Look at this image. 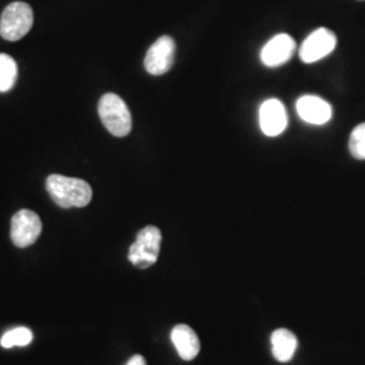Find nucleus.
<instances>
[{
    "label": "nucleus",
    "mask_w": 365,
    "mask_h": 365,
    "mask_svg": "<svg viewBox=\"0 0 365 365\" xmlns=\"http://www.w3.org/2000/svg\"><path fill=\"white\" fill-rule=\"evenodd\" d=\"M99 117L107 130L115 137H126L131 131L133 120L129 107L115 93H106L98 106Z\"/></svg>",
    "instance_id": "2"
},
{
    "label": "nucleus",
    "mask_w": 365,
    "mask_h": 365,
    "mask_svg": "<svg viewBox=\"0 0 365 365\" xmlns=\"http://www.w3.org/2000/svg\"><path fill=\"white\" fill-rule=\"evenodd\" d=\"M297 49L294 38L288 34H277L269 39L261 49L260 57L262 64L268 68H277L291 60Z\"/></svg>",
    "instance_id": "8"
},
{
    "label": "nucleus",
    "mask_w": 365,
    "mask_h": 365,
    "mask_svg": "<svg viewBox=\"0 0 365 365\" xmlns=\"http://www.w3.org/2000/svg\"><path fill=\"white\" fill-rule=\"evenodd\" d=\"M175 52H176L175 41L168 36L160 37L149 48V51L145 56L144 66L146 72L153 76L167 73L175 63Z\"/></svg>",
    "instance_id": "7"
},
{
    "label": "nucleus",
    "mask_w": 365,
    "mask_h": 365,
    "mask_svg": "<svg viewBox=\"0 0 365 365\" xmlns=\"http://www.w3.org/2000/svg\"><path fill=\"white\" fill-rule=\"evenodd\" d=\"M349 150L357 160H365V122L353 129L349 138Z\"/></svg>",
    "instance_id": "15"
},
{
    "label": "nucleus",
    "mask_w": 365,
    "mask_h": 365,
    "mask_svg": "<svg viewBox=\"0 0 365 365\" xmlns=\"http://www.w3.org/2000/svg\"><path fill=\"white\" fill-rule=\"evenodd\" d=\"M163 235L156 226H146L138 232L135 242L129 249V260L140 269H146L156 264Z\"/></svg>",
    "instance_id": "4"
},
{
    "label": "nucleus",
    "mask_w": 365,
    "mask_h": 365,
    "mask_svg": "<svg viewBox=\"0 0 365 365\" xmlns=\"http://www.w3.org/2000/svg\"><path fill=\"white\" fill-rule=\"evenodd\" d=\"M42 233V222L31 210L18 211L11 220V240L18 248L33 245Z\"/></svg>",
    "instance_id": "5"
},
{
    "label": "nucleus",
    "mask_w": 365,
    "mask_h": 365,
    "mask_svg": "<svg viewBox=\"0 0 365 365\" xmlns=\"http://www.w3.org/2000/svg\"><path fill=\"white\" fill-rule=\"evenodd\" d=\"M337 46L336 34L327 27H319L313 31L299 49L300 60L306 64H313L329 56Z\"/></svg>",
    "instance_id": "6"
},
{
    "label": "nucleus",
    "mask_w": 365,
    "mask_h": 365,
    "mask_svg": "<svg viewBox=\"0 0 365 365\" xmlns=\"http://www.w3.org/2000/svg\"><path fill=\"white\" fill-rule=\"evenodd\" d=\"M126 365H146V361L141 354H135L131 357Z\"/></svg>",
    "instance_id": "16"
},
{
    "label": "nucleus",
    "mask_w": 365,
    "mask_h": 365,
    "mask_svg": "<svg viewBox=\"0 0 365 365\" xmlns=\"http://www.w3.org/2000/svg\"><path fill=\"white\" fill-rule=\"evenodd\" d=\"M46 190L53 202L63 207H86L92 199L91 185L81 179L51 175L46 179Z\"/></svg>",
    "instance_id": "1"
},
{
    "label": "nucleus",
    "mask_w": 365,
    "mask_h": 365,
    "mask_svg": "<svg viewBox=\"0 0 365 365\" xmlns=\"http://www.w3.org/2000/svg\"><path fill=\"white\" fill-rule=\"evenodd\" d=\"M33 341V333L27 327H16L7 331L1 339L0 344L3 348H13V346H26Z\"/></svg>",
    "instance_id": "14"
},
{
    "label": "nucleus",
    "mask_w": 365,
    "mask_h": 365,
    "mask_svg": "<svg viewBox=\"0 0 365 365\" xmlns=\"http://www.w3.org/2000/svg\"><path fill=\"white\" fill-rule=\"evenodd\" d=\"M272 353L274 359L280 363H288L294 357L298 348V339L292 331L287 329H277L272 333Z\"/></svg>",
    "instance_id": "12"
},
{
    "label": "nucleus",
    "mask_w": 365,
    "mask_h": 365,
    "mask_svg": "<svg viewBox=\"0 0 365 365\" xmlns=\"http://www.w3.org/2000/svg\"><path fill=\"white\" fill-rule=\"evenodd\" d=\"M170 339L179 353V356L185 361L194 360L200 351L199 339L195 331L187 325H178L173 327Z\"/></svg>",
    "instance_id": "11"
},
{
    "label": "nucleus",
    "mask_w": 365,
    "mask_h": 365,
    "mask_svg": "<svg viewBox=\"0 0 365 365\" xmlns=\"http://www.w3.org/2000/svg\"><path fill=\"white\" fill-rule=\"evenodd\" d=\"M34 15L25 1L10 3L1 14L0 36L7 41H19L31 30Z\"/></svg>",
    "instance_id": "3"
},
{
    "label": "nucleus",
    "mask_w": 365,
    "mask_h": 365,
    "mask_svg": "<svg viewBox=\"0 0 365 365\" xmlns=\"http://www.w3.org/2000/svg\"><path fill=\"white\" fill-rule=\"evenodd\" d=\"M18 78V66L11 56L0 53V92L10 91Z\"/></svg>",
    "instance_id": "13"
},
{
    "label": "nucleus",
    "mask_w": 365,
    "mask_h": 365,
    "mask_svg": "<svg viewBox=\"0 0 365 365\" xmlns=\"http://www.w3.org/2000/svg\"><path fill=\"white\" fill-rule=\"evenodd\" d=\"M300 119L310 125H325L333 115V108L325 99L315 95H303L297 101Z\"/></svg>",
    "instance_id": "10"
},
{
    "label": "nucleus",
    "mask_w": 365,
    "mask_h": 365,
    "mask_svg": "<svg viewBox=\"0 0 365 365\" xmlns=\"http://www.w3.org/2000/svg\"><path fill=\"white\" fill-rule=\"evenodd\" d=\"M260 128L267 137H277L286 130L287 110L279 99H268L260 107Z\"/></svg>",
    "instance_id": "9"
}]
</instances>
